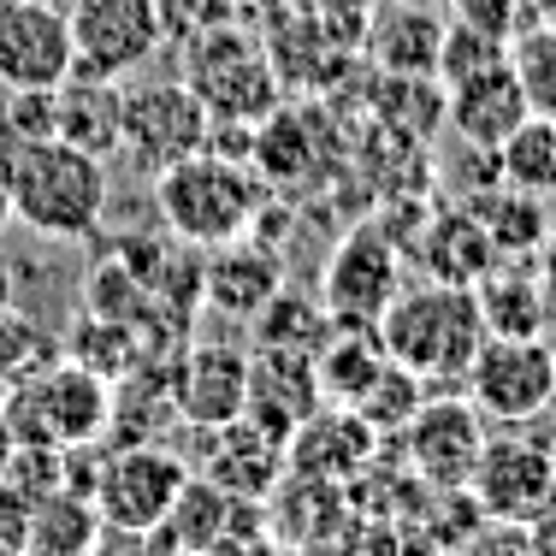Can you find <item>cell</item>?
Returning <instances> with one entry per match:
<instances>
[{"label": "cell", "mask_w": 556, "mask_h": 556, "mask_svg": "<svg viewBox=\"0 0 556 556\" xmlns=\"http://www.w3.org/2000/svg\"><path fill=\"white\" fill-rule=\"evenodd\" d=\"M12 184V219H24L42 237H96L108 214V161L72 149L60 137H30V142H0Z\"/></svg>", "instance_id": "cell-1"}, {"label": "cell", "mask_w": 556, "mask_h": 556, "mask_svg": "<svg viewBox=\"0 0 556 556\" xmlns=\"http://www.w3.org/2000/svg\"><path fill=\"white\" fill-rule=\"evenodd\" d=\"M379 343H386L391 362H403L415 379L427 386H462L485 343V314L473 285H432L420 290H396V302L379 314Z\"/></svg>", "instance_id": "cell-2"}, {"label": "cell", "mask_w": 556, "mask_h": 556, "mask_svg": "<svg viewBox=\"0 0 556 556\" xmlns=\"http://www.w3.org/2000/svg\"><path fill=\"white\" fill-rule=\"evenodd\" d=\"M154 207H161L166 231L178 237V243L225 249V243H237V237H249V225L261 219L267 184L255 178V166L202 149V154H190V161L154 172Z\"/></svg>", "instance_id": "cell-3"}, {"label": "cell", "mask_w": 556, "mask_h": 556, "mask_svg": "<svg viewBox=\"0 0 556 556\" xmlns=\"http://www.w3.org/2000/svg\"><path fill=\"white\" fill-rule=\"evenodd\" d=\"M113 420V391L101 374H89L84 362L65 355V367H36L18 379V391L7 396V427L12 444H60L84 450L108 432Z\"/></svg>", "instance_id": "cell-4"}, {"label": "cell", "mask_w": 556, "mask_h": 556, "mask_svg": "<svg viewBox=\"0 0 556 556\" xmlns=\"http://www.w3.org/2000/svg\"><path fill=\"white\" fill-rule=\"evenodd\" d=\"M184 462L161 444H118L108 462H96L89 473V503H96L101 527L118 539L130 533H161L172 503L184 492Z\"/></svg>", "instance_id": "cell-5"}, {"label": "cell", "mask_w": 556, "mask_h": 556, "mask_svg": "<svg viewBox=\"0 0 556 556\" xmlns=\"http://www.w3.org/2000/svg\"><path fill=\"white\" fill-rule=\"evenodd\" d=\"M207 137H214V113L195 96V84L161 77V84L125 89V142L118 149L142 172H166V166L190 161V154L207 149Z\"/></svg>", "instance_id": "cell-6"}, {"label": "cell", "mask_w": 556, "mask_h": 556, "mask_svg": "<svg viewBox=\"0 0 556 556\" xmlns=\"http://www.w3.org/2000/svg\"><path fill=\"white\" fill-rule=\"evenodd\" d=\"M462 391L485 420H503V427L539 420L556 403V350L545 338H485Z\"/></svg>", "instance_id": "cell-7"}, {"label": "cell", "mask_w": 556, "mask_h": 556, "mask_svg": "<svg viewBox=\"0 0 556 556\" xmlns=\"http://www.w3.org/2000/svg\"><path fill=\"white\" fill-rule=\"evenodd\" d=\"M468 492L492 527H527L556 497V456L539 439H515V432L485 439Z\"/></svg>", "instance_id": "cell-8"}, {"label": "cell", "mask_w": 556, "mask_h": 556, "mask_svg": "<svg viewBox=\"0 0 556 556\" xmlns=\"http://www.w3.org/2000/svg\"><path fill=\"white\" fill-rule=\"evenodd\" d=\"M396 290H403V261H396L391 237L374 231V225L343 237L332 249V261H326V273H320V302H326V314H332V326H362V332H374L379 314L396 302Z\"/></svg>", "instance_id": "cell-9"}, {"label": "cell", "mask_w": 556, "mask_h": 556, "mask_svg": "<svg viewBox=\"0 0 556 556\" xmlns=\"http://www.w3.org/2000/svg\"><path fill=\"white\" fill-rule=\"evenodd\" d=\"M72 72V12L48 0H0V89H60Z\"/></svg>", "instance_id": "cell-10"}, {"label": "cell", "mask_w": 556, "mask_h": 556, "mask_svg": "<svg viewBox=\"0 0 556 556\" xmlns=\"http://www.w3.org/2000/svg\"><path fill=\"white\" fill-rule=\"evenodd\" d=\"M161 0H77L72 7V42L77 72L125 84L142 60L161 48Z\"/></svg>", "instance_id": "cell-11"}, {"label": "cell", "mask_w": 556, "mask_h": 556, "mask_svg": "<svg viewBox=\"0 0 556 556\" xmlns=\"http://www.w3.org/2000/svg\"><path fill=\"white\" fill-rule=\"evenodd\" d=\"M403 432H408V462H415L420 480L439 485V492H468L473 462L485 450V415L468 403V391L420 403Z\"/></svg>", "instance_id": "cell-12"}, {"label": "cell", "mask_w": 556, "mask_h": 556, "mask_svg": "<svg viewBox=\"0 0 556 556\" xmlns=\"http://www.w3.org/2000/svg\"><path fill=\"white\" fill-rule=\"evenodd\" d=\"M172 403L178 420L195 432H214L249 408V355L231 343H195L172 367Z\"/></svg>", "instance_id": "cell-13"}, {"label": "cell", "mask_w": 556, "mask_h": 556, "mask_svg": "<svg viewBox=\"0 0 556 556\" xmlns=\"http://www.w3.org/2000/svg\"><path fill=\"white\" fill-rule=\"evenodd\" d=\"M320 403H326V391H320V367H314V355L255 343V355H249V408H243L255 427H267V432H278V439L290 444V432H296Z\"/></svg>", "instance_id": "cell-14"}, {"label": "cell", "mask_w": 556, "mask_h": 556, "mask_svg": "<svg viewBox=\"0 0 556 556\" xmlns=\"http://www.w3.org/2000/svg\"><path fill=\"white\" fill-rule=\"evenodd\" d=\"M214 439V462H207V480L219 485V492H231L237 503H261L278 492V480H285L290 468V444L278 439V432L255 427L249 415L225 420V427L207 432Z\"/></svg>", "instance_id": "cell-15"}, {"label": "cell", "mask_w": 556, "mask_h": 556, "mask_svg": "<svg viewBox=\"0 0 556 556\" xmlns=\"http://www.w3.org/2000/svg\"><path fill=\"white\" fill-rule=\"evenodd\" d=\"M278 290H285V255L273 243H255V237L214 249V261L202 267V302L214 314H231V320H255Z\"/></svg>", "instance_id": "cell-16"}, {"label": "cell", "mask_w": 556, "mask_h": 556, "mask_svg": "<svg viewBox=\"0 0 556 556\" xmlns=\"http://www.w3.org/2000/svg\"><path fill=\"white\" fill-rule=\"evenodd\" d=\"M374 439H379V432L367 427L355 408L320 403L296 432H290V473L338 485V480H350V473L362 468L367 456H374Z\"/></svg>", "instance_id": "cell-17"}, {"label": "cell", "mask_w": 556, "mask_h": 556, "mask_svg": "<svg viewBox=\"0 0 556 556\" xmlns=\"http://www.w3.org/2000/svg\"><path fill=\"white\" fill-rule=\"evenodd\" d=\"M444 113H450V125L485 154H492L521 118H533L527 89H521V77H515L509 60L492 65V72H473V77H462V84H450L444 89Z\"/></svg>", "instance_id": "cell-18"}, {"label": "cell", "mask_w": 556, "mask_h": 556, "mask_svg": "<svg viewBox=\"0 0 556 556\" xmlns=\"http://www.w3.org/2000/svg\"><path fill=\"white\" fill-rule=\"evenodd\" d=\"M54 137L84 149V154H96V161H108L118 142H125V84L72 72L54 89Z\"/></svg>", "instance_id": "cell-19"}, {"label": "cell", "mask_w": 556, "mask_h": 556, "mask_svg": "<svg viewBox=\"0 0 556 556\" xmlns=\"http://www.w3.org/2000/svg\"><path fill=\"white\" fill-rule=\"evenodd\" d=\"M374 60L391 77H439V48H444V18L432 7H403L391 0V12L374 24Z\"/></svg>", "instance_id": "cell-20"}, {"label": "cell", "mask_w": 556, "mask_h": 556, "mask_svg": "<svg viewBox=\"0 0 556 556\" xmlns=\"http://www.w3.org/2000/svg\"><path fill=\"white\" fill-rule=\"evenodd\" d=\"M237 503L231 492H219L207 473H195V480H184V492L178 503H172V515L161 521V533L172 539V556H214L219 551V539L231 533V521H237Z\"/></svg>", "instance_id": "cell-21"}, {"label": "cell", "mask_w": 556, "mask_h": 556, "mask_svg": "<svg viewBox=\"0 0 556 556\" xmlns=\"http://www.w3.org/2000/svg\"><path fill=\"white\" fill-rule=\"evenodd\" d=\"M473 296H480V314H485V338H539L545 332V290H539L533 273H515V267H497L473 285Z\"/></svg>", "instance_id": "cell-22"}, {"label": "cell", "mask_w": 556, "mask_h": 556, "mask_svg": "<svg viewBox=\"0 0 556 556\" xmlns=\"http://www.w3.org/2000/svg\"><path fill=\"white\" fill-rule=\"evenodd\" d=\"M427 273L432 278H444V285H480L485 273L497 267V249H492V237H485V225L480 214H444V219H432V231H427Z\"/></svg>", "instance_id": "cell-23"}, {"label": "cell", "mask_w": 556, "mask_h": 556, "mask_svg": "<svg viewBox=\"0 0 556 556\" xmlns=\"http://www.w3.org/2000/svg\"><path fill=\"white\" fill-rule=\"evenodd\" d=\"M101 539V515L89 492L65 485V492H48L30 503V551H48V556H89Z\"/></svg>", "instance_id": "cell-24"}, {"label": "cell", "mask_w": 556, "mask_h": 556, "mask_svg": "<svg viewBox=\"0 0 556 556\" xmlns=\"http://www.w3.org/2000/svg\"><path fill=\"white\" fill-rule=\"evenodd\" d=\"M492 161H497L509 190H527V195H539V202L556 195V118H545V113L521 118V125L492 149Z\"/></svg>", "instance_id": "cell-25"}, {"label": "cell", "mask_w": 556, "mask_h": 556, "mask_svg": "<svg viewBox=\"0 0 556 556\" xmlns=\"http://www.w3.org/2000/svg\"><path fill=\"white\" fill-rule=\"evenodd\" d=\"M249 326H255V343H273V350H302V355H320L326 338H332V314H326V302L296 296V290H278V296Z\"/></svg>", "instance_id": "cell-26"}, {"label": "cell", "mask_w": 556, "mask_h": 556, "mask_svg": "<svg viewBox=\"0 0 556 556\" xmlns=\"http://www.w3.org/2000/svg\"><path fill=\"white\" fill-rule=\"evenodd\" d=\"M473 214H480L485 237H492L497 261L503 255H521V249H539L551 237L545 202H539V195H527V190H509V184L492 190V195H480V202H473Z\"/></svg>", "instance_id": "cell-27"}, {"label": "cell", "mask_w": 556, "mask_h": 556, "mask_svg": "<svg viewBox=\"0 0 556 556\" xmlns=\"http://www.w3.org/2000/svg\"><path fill=\"white\" fill-rule=\"evenodd\" d=\"M509 65L527 89V108L556 118V24H527V30H515Z\"/></svg>", "instance_id": "cell-28"}, {"label": "cell", "mask_w": 556, "mask_h": 556, "mask_svg": "<svg viewBox=\"0 0 556 556\" xmlns=\"http://www.w3.org/2000/svg\"><path fill=\"white\" fill-rule=\"evenodd\" d=\"M509 60V42L492 30H480V24H444V48H439V84H462V77L473 72H492V65Z\"/></svg>", "instance_id": "cell-29"}, {"label": "cell", "mask_w": 556, "mask_h": 556, "mask_svg": "<svg viewBox=\"0 0 556 556\" xmlns=\"http://www.w3.org/2000/svg\"><path fill=\"white\" fill-rule=\"evenodd\" d=\"M450 7H456L462 24H480V30L503 36V42H515V30L527 24V7H521V0H450Z\"/></svg>", "instance_id": "cell-30"}, {"label": "cell", "mask_w": 556, "mask_h": 556, "mask_svg": "<svg viewBox=\"0 0 556 556\" xmlns=\"http://www.w3.org/2000/svg\"><path fill=\"white\" fill-rule=\"evenodd\" d=\"M30 545V497L0 473V556H18Z\"/></svg>", "instance_id": "cell-31"}, {"label": "cell", "mask_w": 556, "mask_h": 556, "mask_svg": "<svg viewBox=\"0 0 556 556\" xmlns=\"http://www.w3.org/2000/svg\"><path fill=\"white\" fill-rule=\"evenodd\" d=\"M184 12V30L178 36H207V30H219L225 18H231V0H161V24H172Z\"/></svg>", "instance_id": "cell-32"}, {"label": "cell", "mask_w": 556, "mask_h": 556, "mask_svg": "<svg viewBox=\"0 0 556 556\" xmlns=\"http://www.w3.org/2000/svg\"><path fill=\"white\" fill-rule=\"evenodd\" d=\"M462 556H533L521 527H497V533H480L473 545H462Z\"/></svg>", "instance_id": "cell-33"}, {"label": "cell", "mask_w": 556, "mask_h": 556, "mask_svg": "<svg viewBox=\"0 0 556 556\" xmlns=\"http://www.w3.org/2000/svg\"><path fill=\"white\" fill-rule=\"evenodd\" d=\"M521 533H527V545H533V556H556V497L521 527Z\"/></svg>", "instance_id": "cell-34"}, {"label": "cell", "mask_w": 556, "mask_h": 556, "mask_svg": "<svg viewBox=\"0 0 556 556\" xmlns=\"http://www.w3.org/2000/svg\"><path fill=\"white\" fill-rule=\"evenodd\" d=\"M539 290H545V302H551V314H556V231L545 237V243H539Z\"/></svg>", "instance_id": "cell-35"}, {"label": "cell", "mask_w": 556, "mask_h": 556, "mask_svg": "<svg viewBox=\"0 0 556 556\" xmlns=\"http://www.w3.org/2000/svg\"><path fill=\"white\" fill-rule=\"evenodd\" d=\"M108 556H166V551L154 545V533H130V545H118V551H108Z\"/></svg>", "instance_id": "cell-36"}, {"label": "cell", "mask_w": 556, "mask_h": 556, "mask_svg": "<svg viewBox=\"0 0 556 556\" xmlns=\"http://www.w3.org/2000/svg\"><path fill=\"white\" fill-rule=\"evenodd\" d=\"M12 219V184H7V161H0V225Z\"/></svg>", "instance_id": "cell-37"}, {"label": "cell", "mask_w": 556, "mask_h": 556, "mask_svg": "<svg viewBox=\"0 0 556 556\" xmlns=\"http://www.w3.org/2000/svg\"><path fill=\"white\" fill-rule=\"evenodd\" d=\"M7 456H12V427H7V403H0V468H7Z\"/></svg>", "instance_id": "cell-38"}, {"label": "cell", "mask_w": 556, "mask_h": 556, "mask_svg": "<svg viewBox=\"0 0 556 556\" xmlns=\"http://www.w3.org/2000/svg\"><path fill=\"white\" fill-rule=\"evenodd\" d=\"M12 308V273H7V261H0V314Z\"/></svg>", "instance_id": "cell-39"}, {"label": "cell", "mask_w": 556, "mask_h": 556, "mask_svg": "<svg viewBox=\"0 0 556 556\" xmlns=\"http://www.w3.org/2000/svg\"><path fill=\"white\" fill-rule=\"evenodd\" d=\"M48 7H60V12H72V7H77V0H48Z\"/></svg>", "instance_id": "cell-40"}, {"label": "cell", "mask_w": 556, "mask_h": 556, "mask_svg": "<svg viewBox=\"0 0 556 556\" xmlns=\"http://www.w3.org/2000/svg\"><path fill=\"white\" fill-rule=\"evenodd\" d=\"M403 7H439V0H403Z\"/></svg>", "instance_id": "cell-41"}, {"label": "cell", "mask_w": 556, "mask_h": 556, "mask_svg": "<svg viewBox=\"0 0 556 556\" xmlns=\"http://www.w3.org/2000/svg\"><path fill=\"white\" fill-rule=\"evenodd\" d=\"M18 556H48V551H30V545H24V551H18Z\"/></svg>", "instance_id": "cell-42"}]
</instances>
